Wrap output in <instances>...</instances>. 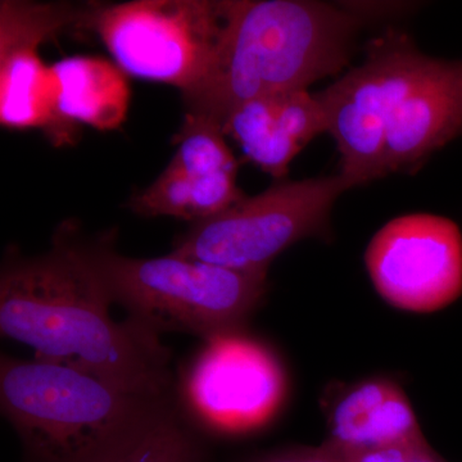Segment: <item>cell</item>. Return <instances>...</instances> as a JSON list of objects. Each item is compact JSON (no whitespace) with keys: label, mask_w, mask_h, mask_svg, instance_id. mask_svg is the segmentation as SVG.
<instances>
[{"label":"cell","mask_w":462,"mask_h":462,"mask_svg":"<svg viewBox=\"0 0 462 462\" xmlns=\"http://www.w3.org/2000/svg\"><path fill=\"white\" fill-rule=\"evenodd\" d=\"M330 451L338 456L342 462H449L438 454L430 442L421 443V445L388 447V448L358 452V454H345L333 449Z\"/></svg>","instance_id":"17"},{"label":"cell","mask_w":462,"mask_h":462,"mask_svg":"<svg viewBox=\"0 0 462 462\" xmlns=\"http://www.w3.org/2000/svg\"><path fill=\"white\" fill-rule=\"evenodd\" d=\"M364 14L307 0H229L214 63L182 96L185 115L221 127L243 103L307 90L337 75L351 58Z\"/></svg>","instance_id":"2"},{"label":"cell","mask_w":462,"mask_h":462,"mask_svg":"<svg viewBox=\"0 0 462 462\" xmlns=\"http://www.w3.org/2000/svg\"><path fill=\"white\" fill-rule=\"evenodd\" d=\"M203 342L176 385L182 411L193 424L223 436L263 430L287 398L281 358L243 330Z\"/></svg>","instance_id":"7"},{"label":"cell","mask_w":462,"mask_h":462,"mask_svg":"<svg viewBox=\"0 0 462 462\" xmlns=\"http://www.w3.org/2000/svg\"><path fill=\"white\" fill-rule=\"evenodd\" d=\"M379 296L402 311L431 314L462 294V234L449 218L401 216L385 224L365 254Z\"/></svg>","instance_id":"9"},{"label":"cell","mask_w":462,"mask_h":462,"mask_svg":"<svg viewBox=\"0 0 462 462\" xmlns=\"http://www.w3.org/2000/svg\"><path fill=\"white\" fill-rule=\"evenodd\" d=\"M245 197L236 187V175L193 178L167 166L153 184L130 199L129 207L148 217L172 216L194 224L220 214Z\"/></svg>","instance_id":"15"},{"label":"cell","mask_w":462,"mask_h":462,"mask_svg":"<svg viewBox=\"0 0 462 462\" xmlns=\"http://www.w3.org/2000/svg\"><path fill=\"white\" fill-rule=\"evenodd\" d=\"M223 132L236 141L249 162L282 179L297 154L327 132V120L320 100L309 91H278L234 109Z\"/></svg>","instance_id":"13"},{"label":"cell","mask_w":462,"mask_h":462,"mask_svg":"<svg viewBox=\"0 0 462 462\" xmlns=\"http://www.w3.org/2000/svg\"><path fill=\"white\" fill-rule=\"evenodd\" d=\"M112 302L69 230L36 257H14L0 275V331L35 358L80 370L118 387L175 396L171 352L127 319H112Z\"/></svg>","instance_id":"1"},{"label":"cell","mask_w":462,"mask_h":462,"mask_svg":"<svg viewBox=\"0 0 462 462\" xmlns=\"http://www.w3.org/2000/svg\"><path fill=\"white\" fill-rule=\"evenodd\" d=\"M462 135V60L428 56L398 94L385 138L389 172H409Z\"/></svg>","instance_id":"11"},{"label":"cell","mask_w":462,"mask_h":462,"mask_svg":"<svg viewBox=\"0 0 462 462\" xmlns=\"http://www.w3.org/2000/svg\"><path fill=\"white\" fill-rule=\"evenodd\" d=\"M84 7L60 3H0V123L9 130H42L56 147L78 139L60 123L51 67L39 48L50 36L78 26Z\"/></svg>","instance_id":"10"},{"label":"cell","mask_w":462,"mask_h":462,"mask_svg":"<svg viewBox=\"0 0 462 462\" xmlns=\"http://www.w3.org/2000/svg\"><path fill=\"white\" fill-rule=\"evenodd\" d=\"M173 402L38 358H0L2 412L23 462H103Z\"/></svg>","instance_id":"3"},{"label":"cell","mask_w":462,"mask_h":462,"mask_svg":"<svg viewBox=\"0 0 462 462\" xmlns=\"http://www.w3.org/2000/svg\"><path fill=\"white\" fill-rule=\"evenodd\" d=\"M56 111L71 132L83 124L99 132L121 127L129 114V76L112 60L97 56L62 58L51 65Z\"/></svg>","instance_id":"14"},{"label":"cell","mask_w":462,"mask_h":462,"mask_svg":"<svg viewBox=\"0 0 462 462\" xmlns=\"http://www.w3.org/2000/svg\"><path fill=\"white\" fill-rule=\"evenodd\" d=\"M422 57L406 35L389 33L373 42L363 65L316 94L324 109L327 132L342 157L340 173L356 187L388 175L389 117L398 93Z\"/></svg>","instance_id":"8"},{"label":"cell","mask_w":462,"mask_h":462,"mask_svg":"<svg viewBox=\"0 0 462 462\" xmlns=\"http://www.w3.org/2000/svg\"><path fill=\"white\" fill-rule=\"evenodd\" d=\"M84 260L112 305L152 333H182L203 340L243 330L263 303L266 272H240L167 254L132 258L108 243H81Z\"/></svg>","instance_id":"4"},{"label":"cell","mask_w":462,"mask_h":462,"mask_svg":"<svg viewBox=\"0 0 462 462\" xmlns=\"http://www.w3.org/2000/svg\"><path fill=\"white\" fill-rule=\"evenodd\" d=\"M229 0H134L84 7L91 30L127 76L178 88L202 83L214 63Z\"/></svg>","instance_id":"5"},{"label":"cell","mask_w":462,"mask_h":462,"mask_svg":"<svg viewBox=\"0 0 462 462\" xmlns=\"http://www.w3.org/2000/svg\"><path fill=\"white\" fill-rule=\"evenodd\" d=\"M245 462H342L324 445L318 447L291 446L263 452Z\"/></svg>","instance_id":"18"},{"label":"cell","mask_w":462,"mask_h":462,"mask_svg":"<svg viewBox=\"0 0 462 462\" xmlns=\"http://www.w3.org/2000/svg\"><path fill=\"white\" fill-rule=\"evenodd\" d=\"M103 462H209V457L176 400Z\"/></svg>","instance_id":"16"},{"label":"cell","mask_w":462,"mask_h":462,"mask_svg":"<svg viewBox=\"0 0 462 462\" xmlns=\"http://www.w3.org/2000/svg\"><path fill=\"white\" fill-rule=\"evenodd\" d=\"M354 187L340 172L278 181L263 193L245 197L220 214L191 225L171 254L240 272L267 273L279 254L300 240L325 238L334 203Z\"/></svg>","instance_id":"6"},{"label":"cell","mask_w":462,"mask_h":462,"mask_svg":"<svg viewBox=\"0 0 462 462\" xmlns=\"http://www.w3.org/2000/svg\"><path fill=\"white\" fill-rule=\"evenodd\" d=\"M328 437L322 445L358 454L428 442L403 388L373 376L334 389L325 402Z\"/></svg>","instance_id":"12"}]
</instances>
